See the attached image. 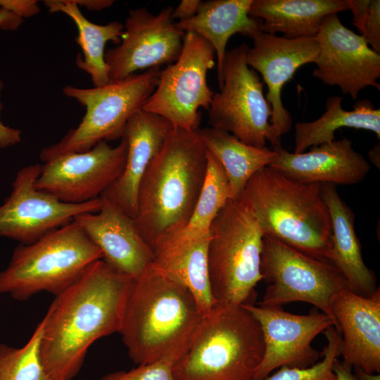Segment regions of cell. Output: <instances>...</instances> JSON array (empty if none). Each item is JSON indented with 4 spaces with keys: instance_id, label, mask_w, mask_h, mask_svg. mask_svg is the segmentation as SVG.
Masks as SVG:
<instances>
[{
    "instance_id": "obj_26",
    "label": "cell",
    "mask_w": 380,
    "mask_h": 380,
    "mask_svg": "<svg viewBox=\"0 0 380 380\" xmlns=\"http://www.w3.org/2000/svg\"><path fill=\"white\" fill-rule=\"evenodd\" d=\"M44 5L49 13H62L75 23L78 34L77 43L80 46L83 57H76L77 66L88 73L94 87H101L109 82L108 68L105 61V48L108 42L120 44L124 25L112 21L98 25L89 21L81 12L73 0H46Z\"/></svg>"
},
{
    "instance_id": "obj_13",
    "label": "cell",
    "mask_w": 380,
    "mask_h": 380,
    "mask_svg": "<svg viewBox=\"0 0 380 380\" xmlns=\"http://www.w3.org/2000/svg\"><path fill=\"white\" fill-rule=\"evenodd\" d=\"M127 143L116 146L101 141L84 152L62 153L44 162L36 187L67 203H83L99 198L120 176Z\"/></svg>"
},
{
    "instance_id": "obj_40",
    "label": "cell",
    "mask_w": 380,
    "mask_h": 380,
    "mask_svg": "<svg viewBox=\"0 0 380 380\" xmlns=\"http://www.w3.org/2000/svg\"><path fill=\"white\" fill-rule=\"evenodd\" d=\"M80 7L84 6L89 10L100 11L110 7L113 4V0H73Z\"/></svg>"
},
{
    "instance_id": "obj_29",
    "label": "cell",
    "mask_w": 380,
    "mask_h": 380,
    "mask_svg": "<svg viewBox=\"0 0 380 380\" xmlns=\"http://www.w3.org/2000/svg\"><path fill=\"white\" fill-rule=\"evenodd\" d=\"M230 199V189L224 171L217 159L208 151L204 184L190 220L180 232L191 235L209 234L215 216Z\"/></svg>"
},
{
    "instance_id": "obj_23",
    "label": "cell",
    "mask_w": 380,
    "mask_h": 380,
    "mask_svg": "<svg viewBox=\"0 0 380 380\" xmlns=\"http://www.w3.org/2000/svg\"><path fill=\"white\" fill-rule=\"evenodd\" d=\"M321 192L329 212L332 228L329 261L343 274L350 289L369 296L378 287L374 272L363 260L360 241L355 229V214L341 198L336 185L322 184Z\"/></svg>"
},
{
    "instance_id": "obj_24",
    "label": "cell",
    "mask_w": 380,
    "mask_h": 380,
    "mask_svg": "<svg viewBox=\"0 0 380 380\" xmlns=\"http://www.w3.org/2000/svg\"><path fill=\"white\" fill-rule=\"evenodd\" d=\"M253 0L201 1L196 14L190 19L175 22L184 32H191L201 36L213 47L217 56V77L222 86V70L226 46L234 34L252 39L261 32L260 20L249 15Z\"/></svg>"
},
{
    "instance_id": "obj_11",
    "label": "cell",
    "mask_w": 380,
    "mask_h": 380,
    "mask_svg": "<svg viewBox=\"0 0 380 380\" xmlns=\"http://www.w3.org/2000/svg\"><path fill=\"white\" fill-rule=\"evenodd\" d=\"M215 55L209 42L194 32H185L180 56L160 71L156 88L142 110L164 118L174 128L198 129V110H208L214 94L207 74L215 65Z\"/></svg>"
},
{
    "instance_id": "obj_27",
    "label": "cell",
    "mask_w": 380,
    "mask_h": 380,
    "mask_svg": "<svg viewBox=\"0 0 380 380\" xmlns=\"http://www.w3.org/2000/svg\"><path fill=\"white\" fill-rule=\"evenodd\" d=\"M342 101L341 96L329 97L326 110L318 119L295 124L294 153L335 140V132L343 127L368 130L380 139V110L365 99L356 101L352 110H346Z\"/></svg>"
},
{
    "instance_id": "obj_8",
    "label": "cell",
    "mask_w": 380,
    "mask_h": 380,
    "mask_svg": "<svg viewBox=\"0 0 380 380\" xmlns=\"http://www.w3.org/2000/svg\"><path fill=\"white\" fill-rule=\"evenodd\" d=\"M160 71L151 68L92 88L65 87L64 94L84 106L86 112L76 128L41 151V160L45 162L62 153L87 151L101 141L121 139L129 118L142 109L156 89Z\"/></svg>"
},
{
    "instance_id": "obj_38",
    "label": "cell",
    "mask_w": 380,
    "mask_h": 380,
    "mask_svg": "<svg viewBox=\"0 0 380 380\" xmlns=\"http://www.w3.org/2000/svg\"><path fill=\"white\" fill-rule=\"evenodd\" d=\"M23 21V18L5 8H0V30L15 31L21 25Z\"/></svg>"
},
{
    "instance_id": "obj_16",
    "label": "cell",
    "mask_w": 380,
    "mask_h": 380,
    "mask_svg": "<svg viewBox=\"0 0 380 380\" xmlns=\"http://www.w3.org/2000/svg\"><path fill=\"white\" fill-rule=\"evenodd\" d=\"M259 322L265 350L254 380H262L281 367H307L317 362L319 353L312 346L314 338L335 321L323 312L296 315L281 307L243 304Z\"/></svg>"
},
{
    "instance_id": "obj_7",
    "label": "cell",
    "mask_w": 380,
    "mask_h": 380,
    "mask_svg": "<svg viewBox=\"0 0 380 380\" xmlns=\"http://www.w3.org/2000/svg\"><path fill=\"white\" fill-rule=\"evenodd\" d=\"M208 268L217 303H252L262 279L260 264L264 234L256 219L239 200H229L210 227Z\"/></svg>"
},
{
    "instance_id": "obj_2",
    "label": "cell",
    "mask_w": 380,
    "mask_h": 380,
    "mask_svg": "<svg viewBox=\"0 0 380 380\" xmlns=\"http://www.w3.org/2000/svg\"><path fill=\"white\" fill-rule=\"evenodd\" d=\"M198 129L173 128L141 180L134 221L152 249L182 231L195 208L208 168Z\"/></svg>"
},
{
    "instance_id": "obj_6",
    "label": "cell",
    "mask_w": 380,
    "mask_h": 380,
    "mask_svg": "<svg viewBox=\"0 0 380 380\" xmlns=\"http://www.w3.org/2000/svg\"><path fill=\"white\" fill-rule=\"evenodd\" d=\"M103 255L75 220L37 241L19 245L0 272V294L25 300L42 291L56 296Z\"/></svg>"
},
{
    "instance_id": "obj_30",
    "label": "cell",
    "mask_w": 380,
    "mask_h": 380,
    "mask_svg": "<svg viewBox=\"0 0 380 380\" xmlns=\"http://www.w3.org/2000/svg\"><path fill=\"white\" fill-rule=\"evenodd\" d=\"M43 329L42 320L21 348L0 344V380H56L47 372L41 360Z\"/></svg>"
},
{
    "instance_id": "obj_20",
    "label": "cell",
    "mask_w": 380,
    "mask_h": 380,
    "mask_svg": "<svg viewBox=\"0 0 380 380\" xmlns=\"http://www.w3.org/2000/svg\"><path fill=\"white\" fill-rule=\"evenodd\" d=\"M173 128L164 118L142 109L126 124L122 137L127 141V151L123 171L101 196L133 220L137 215L141 180Z\"/></svg>"
},
{
    "instance_id": "obj_31",
    "label": "cell",
    "mask_w": 380,
    "mask_h": 380,
    "mask_svg": "<svg viewBox=\"0 0 380 380\" xmlns=\"http://www.w3.org/2000/svg\"><path fill=\"white\" fill-rule=\"evenodd\" d=\"M324 334L327 345L321 361L307 367H281L262 380H336L333 364L340 356L341 334L335 327L327 329Z\"/></svg>"
},
{
    "instance_id": "obj_19",
    "label": "cell",
    "mask_w": 380,
    "mask_h": 380,
    "mask_svg": "<svg viewBox=\"0 0 380 380\" xmlns=\"http://www.w3.org/2000/svg\"><path fill=\"white\" fill-rule=\"evenodd\" d=\"M341 334L340 356L353 368L380 373V288L361 296L349 288L338 291L330 303Z\"/></svg>"
},
{
    "instance_id": "obj_41",
    "label": "cell",
    "mask_w": 380,
    "mask_h": 380,
    "mask_svg": "<svg viewBox=\"0 0 380 380\" xmlns=\"http://www.w3.org/2000/svg\"><path fill=\"white\" fill-rule=\"evenodd\" d=\"M353 372L356 380H380L379 374L369 373L360 368H353Z\"/></svg>"
},
{
    "instance_id": "obj_5",
    "label": "cell",
    "mask_w": 380,
    "mask_h": 380,
    "mask_svg": "<svg viewBox=\"0 0 380 380\" xmlns=\"http://www.w3.org/2000/svg\"><path fill=\"white\" fill-rule=\"evenodd\" d=\"M265 342L260 325L242 305L215 303L205 314L184 354L175 363V380H254Z\"/></svg>"
},
{
    "instance_id": "obj_37",
    "label": "cell",
    "mask_w": 380,
    "mask_h": 380,
    "mask_svg": "<svg viewBox=\"0 0 380 380\" xmlns=\"http://www.w3.org/2000/svg\"><path fill=\"white\" fill-rule=\"evenodd\" d=\"M200 0H182L176 8H174L172 17L173 20L183 21L194 17L198 11Z\"/></svg>"
},
{
    "instance_id": "obj_35",
    "label": "cell",
    "mask_w": 380,
    "mask_h": 380,
    "mask_svg": "<svg viewBox=\"0 0 380 380\" xmlns=\"http://www.w3.org/2000/svg\"><path fill=\"white\" fill-rule=\"evenodd\" d=\"M4 83L0 78V148H6L21 142V131L20 129L5 125L1 120V113L3 103L1 101Z\"/></svg>"
},
{
    "instance_id": "obj_3",
    "label": "cell",
    "mask_w": 380,
    "mask_h": 380,
    "mask_svg": "<svg viewBox=\"0 0 380 380\" xmlns=\"http://www.w3.org/2000/svg\"><path fill=\"white\" fill-rule=\"evenodd\" d=\"M203 315L186 286L151 265L134 280L119 333L137 365L169 357L177 361Z\"/></svg>"
},
{
    "instance_id": "obj_42",
    "label": "cell",
    "mask_w": 380,
    "mask_h": 380,
    "mask_svg": "<svg viewBox=\"0 0 380 380\" xmlns=\"http://www.w3.org/2000/svg\"><path fill=\"white\" fill-rule=\"evenodd\" d=\"M379 144H378L369 152V157L371 162L378 166V167H379Z\"/></svg>"
},
{
    "instance_id": "obj_4",
    "label": "cell",
    "mask_w": 380,
    "mask_h": 380,
    "mask_svg": "<svg viewBox=\"0 0 380 380\" xmlns=\"http://www.w3.org/2000/svg\"><path fill=\"white\" fill-rule=\"evenodd\" d=\"M321 184L296 181L267 166L253 175L237 200L264 235L330 262L332 228Z\"/></svg>"
},
{
    "instance_id": "obj_10",
    "label": "cell",
    "mask_w": 380,
    "mask_h": 380,
    "mask_svg": "<svg viewBox=\"0 0 380 380\" xmlns=\"http://www.w3.org/2000/svg\"><path fill=\"white\" fill-rule=\"evenodd\" d=\"M245 43L227 51L222 70V86L214 93L208 110L210 127L227 132L243 143L258 147L274 144L270 122L272 108L264 93V83L251 68Z\"/></svg>"
},
{
    "instance_id": "obj_1",
    "label": "cell",
    "mask_w": 380,
    "mask_h": 380,
    "mask_svg": "<svg viewBox=\"0 0 380 380\" xmlns=\"http://www.w3.org/2000/svg\"><path fill=\"white\" fill-rule=\"evenodd\" d=\"M134 280L101 259L55 296L42 319L40 345L41 360L53 379H73L89 348L119 333Z\"/></svg>"
},
{
    "instance_id": "obj_36",
    "label": "cell",
    "mask_w": 380,
    "mask_h": 380,
    "mask_svg": "<svg viewBox=\"0 0 380 380\" xmlns=\"http://www.w3.org/2000/svg\"><path fill=\"white\" fill-rule=\"evenodd\" d=\"M346 2L348 10H350L353 13V25L362 34L370 0H346Z\"/></svg>"
},
{
    "instance_id": "obj_34",
    "label": "cell",
    "mask_w": 380,
    "mask_h": 380,
    "mask_svg": "<svg viewBox=\"0 0 380 380\" xmlns=\"http://www.w3.org/2000/svg\"><path fill=\"white\" fill-rule=\"evenodd\" d=\"M0 8H5L21 18L37 14L39 7L35 0H0Z\"/></svg>"
},
{
    "instance_id": "obj_25",
    "label": "cell",
    "mask_w": 380,
    "mask_h": 380,
    "mask_svg": "<svg viewBox=\"0 0 380 380\" xmlns=\"http://www.w3.org/2000/svg\"><path fill=\"white\" fill-rule=\"evenodd\" d=\"M346 10V0H253L249 15L262 32L296 39L316 37L325 17Z\"/></svg>"
},
{
    "instance_id": "obj_15",
    "label": "cell",
    "mask_w": 380,
    "mask_h": 380,
    "mask_svg": "<svg viewBox=\"0 0 380 380\" xmlns=\"http://www.w3.org/2000/svg\"><path fill=\"white\" fill-rule=\"evenodd\" d=\"M316 38L319 52L314 77L324 84L338 86L353 100L367 87L380 89V54L360 34L345 27L338 13L324 18Z\"/></svg>"
},
{
    "instance_id": "obj_21",
    "label": "cell",
    "mask_w": 380,
    "mask_h": 380,
    "mask_svg": "<svg viewBox=\"0 0 380 380\" xmlns=\"http://www.w3.org/2000/svg\"><path fill=\"white\" fill-rule=\"evenodd\" d=\"M272 149L277 157L269 166L301 182L352 185L362 182L370 170L367 160L346 137L300 153L289 152L282 146Z\"/></svg>"
},
{
    "instance_id": "obj_33",
    "label": "cell",
    "mask_w": 380,
    "mask_h": 380,
    "mask_svg": "<svg viewBox=\"0 0 380 380\" xmlns=\"http://www.w3.org/2000/svg\"><path fill=\"white\" fill-rule=\"evenodd\" d=\"M361 36L375 52L380 54V1L370 0Z\"/></svg>"
},
{
    "instance_id": "obj_9",
    "label": "cell",
    "mask_w": 380,
    "mask_h": 380,
    "mask_svg": "<svg viewBox=\"0 0 380 380\" xmlns=\"http://www.w3.org/2000/svg\"><path fill=\"white\" fill-rule=\"evenodd\" d=\"M260 270L262 280L267 284L258 303L262 306L281 307L302 301L334 319L331 300L338 291L349 288L330 262L308 255L268 235L263 236Z\"/></svg>"
},
{
    "instance_id": "obj_32",
    "label": "cell",
    "mask_w": 380,
    "mask_h": 380,
    "mask_svg": "<svg viewBox=\"0 0 380 380\" xmlns=\"http://www.w3.org/2000/svg\"><path fill=\"white\" fill-rule=\"evenodd\" d=\"M175 362L173 358H164L151 363L139 365L129 371L109 373L101 380H175L172 369Z\"/></svg>"
},
{
    "instance_id": "obj_28",
    "label": "cell",
    "mask_w": 380,
    "mask_h": 380,
    "mask_svg": "<svg viewBox=\"0 0 380 380\" xmlns=\"http://www.w3.org/2000/svg\"><path fill=\"white\" fill-rule=\"evenodd\" d=\"M198 132L208 151L223 168L233 200L239 198L254 174L269 166L277 157L274 150L246 144L224 131L206 127L199 128Z\"/></svg>"
},
{
    "instance_id": "obj_17",
    "label": "cell",
    "mask_w": 380,
    "mask_h": 380,
    "mask_svg": "<svg viewBox=\"0 0 380 380\" xmlns=\"http://www.w3.org/2000/svg\"><path fill=\"white\" fill-rule=\"evenodd\" d=\"M248 47L247 64L259 72L267 87L265 98L272 108L270 122L273 131L272 148L281 146V137L291 128L292 118L284 106L281 91L284 86L302 65L315 63L319 52L316 37L289 39L259 32Z\"/></svg>"
},
{
    "instance_id": "obj_12",
    "label": "cell",
    "mask_w": 380,
    "mask_h": 380,
    "mask_svg": "<svg viewBox=\"0 0 380 380\" xmlns=\"http://www.w3.org/2000/svg\"><path fill=\"white\" fill-rule=\"evenodd\" d=\"M41 165H30L17 172L10 195L0 205V237L30 244L71 222L77 215L100 209L101 197L83 203H67L38 189L35 182Z\"/></svg>"
},
{
    "instance_id": "obj_22",
    "label": "cell",
    "mask_w": 380,
    "mask_h": 380,
    "mask_svg": "<svg viewBox=\"0 0 380 380\" xmlns=\"http://www.w3.org/2000/svg\"><path fill=\"white\" fill-rule=\"evenodd\" d=\"M210 234L177 233L153 249L152 266L186 286L203 314L216 303L211 294L208 268Z\"/></svg>"
},
{
    "instance_id": "obj_14",
    "label": "cell",
    "mask_w": 380,
    "mask_h": 380,
    "mask_svg": "<svg viewBox=\"0 0 380 380\" xmlns=\"http://www.w3.org/2000/svg\"><path fill=\"white\" fill-rule=\"evenodd\" d=\"M173 10L167 6L156 15L146 8L129 10L120 44L105 52L110 81L177 60L185 32L175 26Z\"/></svg>"
},
{
    "instance_id": "obj_18",
    "label": "cell",
    "mask_w": 380,
    "mask_h": 380,
    "mask_svg": "<svg viewBox=\"0 0 380 380\" xmlns=\"http://www.w3.org/2000/svg\"><path fill=\"white\" fill-rule=\"evenodd\" d=\"M100 197L102 203L97 212L82 213L74 220L101 251V260L135 279L152 265L153 251L139 232L134 220Z\"/></svg>"
},
{
    "instance_id": "obj_39",
    "label": "cell",
    "mask_w": 380,
    "mask_h": 380,
    "mask_svg": "<svg viewBox=\"0 0 380 380\" xmlns=\"http://www.w3.org/2000/svg\"><path fill=\"white\" fill-rule=\"evenodd\" d=\"M336 380H356L351 365L336 358L333 364Z\"/></svg>"
}]
</instances>
